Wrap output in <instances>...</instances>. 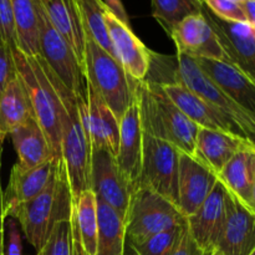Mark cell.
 <instances>
[{
	"label": "cell",
	"mask_w": 255,
	"mask_h": 255,
	"mask_svg": "<svg viewBox=\"0 0 255 255\" xmlns=\"http://www.w3.org/2000/svg\"><path fill=\"white\" fill-rule=\"evenodd\" d=\"M254 153H255V151H254Z\"/></svg>",
	"instance_id": "48"
},
{
	"label": "cell",
	"mask_w": 255,
	"mask_h": 255,
	"mask_svg": "<svg viewBox=\"0 0 255 255\" xmlns=\"http://www.w3.org/2000/svg\"><path fill=\"white\" fill-rule=\"evenodd\" d=\"M247 208L255 214V153L253 152V157H252V187H251V197H249V202L247 204Z\"/></svg>",
	"instance_id": "42"
},
{
	"label": "cell",
	"mask_w": 255,
	"mask_h": 255,
	"mask_svg": "<svg viewBox=\"0 0 255 255\" xmlns=\"http://www.w3.org/2000/svg\"><path fill=\"white\" fill-rule=\"evenodd\" d=\"M71 213V192L61 159L56 172L41 193L4 212L5 218L11 217L17 222L26 241L36 252L47 241L55 222L70 219Z\"/></svg>",
	"instance_id": "1"
},
{
	"label": "cell",
	"mask_w": 255,
	"mask_h": 255,
	"mask_svg": "<svg viewBox=\"0 0 255 255\" xmlns=\"http://www.w3.org/2000/svg\"><path fill=\"white\" fill-rule=\"evenodd\" d=\"M104 2L106 4V6L109 7L110 11H111L120 21L126 24L127 26H131V25H129L128 14H127L124 4H122V0H104Z\"/></svg>",
	"instance_id": "40"
},
{
	"label": "cell",
	"mask_w": 255,
	"mask_h": 255,
	"mask_svg": "<svg viewBox=\"0 0 255 255\" xmlns=\"http://www.w3.org/2000/svg\"><path fill=\"white\" fill-rule=\"evenodd\" d=\"M0 37L9 45L12 51L17 49L11 0H0Z\"/></svg>",
	"instance_id": "36"
},
{
	"label": "cell",
	"mask_w": 255,
	"mask_h": 255,
	"mask_svg": "<svg viewBox=\"0 0 255 255\" xmlns=\"http://www.w3.org/2000/svg\"><path fill=\"white\" fill-rule=\"evenodd\" d=\"M37 49L60 81L79 99H86V80L79 59L47 17L37 0Z\"/></svg>",
	"instance_id": "8"
},
{
	"label": "cell",
	"mask_w": 255,
	"mask_h": 255,
	"mask_svg": "<svg viewBox=\"0 0 255 255\" xmlns=\"http://www.w3.org/2000/svg\"><path fill=\"white\" fill-rule=\"evenodd\" d=\"M242 6L246 12L247 21L255 31V0H247V1L242 2Z\"/></svg>",
	"instance_id": "43"
},
{
	"label": "cell",
	"mask_w": 255,
	"mask_h": 255,
	"mask_svg": "<svg viewBox=\"0 0 255 255\" xmlns=\"http://www.w3.org/2000/svg\"><path fill=\"white\" fill-rule=\"evenodd\" d=\"M216 249L226 255H251L255 249V214L228 191L226 223Z\"/></svg>",
	"instance_id": "18"
},
{
	"label": "cell",
	"mask_w": 255,
	"mask_h": 255,
	"mask_svg": "<svg viewBox=\"0 0 255 255\" xmlns=\"http://www.w3.org/2000/svg\"><path fill=\"white\" fill-rule=\"evenodd\" d=\"M179 154L173 144L143 132L141 174L134 188L146 187L178 206Z\"/></svg>",
	"instance_id": "9"
},
{
	"label": "cell",
	"mask_w": 255,
	"mask_h": 255,
	"mask_svg": "<svg viewBox=\"0 0 255 255\" xmlns=\"http://www.w3.org/2000/svg\"><path fill=\"white\" fill-rule=\"evenodd\" d=\"M201 12L223 46L228 56V64L241 70L255 82V31L253 27L248 22L221 19L204 4Z\"/></svg>",
	"instance_id": "11"
},
{
	"label": "cell",
	"mask_w": 255,
	"mask_h": 255,
	"mask_svg": "<svg viewBox=\"0 0 255 255\" xmlns=\"http://www.w3.org/2000/svg\"><path fill=\"white\" fill-rule=\"evenodd\" d=\"M72 224L70 219H60L52 226L49 238L36 255H71Z\"/></svg>",
	"instance_id": "33"
},
{
	"label": "cell",
	"mask_w": 255,
	"mask_h": 255,
	"mask_svg": "<svg viewBox=\"0 0 255 255\" xmlns=\"http://www.w3.org/2000/svg\"><path fill=\"white\" fill-rule=\"evenodd\" d=\"M184 227H176L148 237L138 243L128 244L137 255H172L176 249Z\"/></svg>",
	"instance_id": "32"
},
{
	"label": "cell",
	"mask_w": 255,
	"mask_h": 255,
	"mask_svg": "<svg viewBox=\"0 0 255 255\" xmlns=\"http://www.w3.org/2000/svg\"><path fill=\"white\" fill-rule=\"evenodd\" d=\"M129 251H131V252H129V253H127V252H126V251H125V255H137L136 253H134V252H133V251H132V249H131V248H129Z\"/></svg>",
	"instance_id": "45"
},
{
	"label": "cell",
	"mask_w": 255,
	"mask_h": 255,
	"mask_svg": "<svg viewBox=\"0 0 255 255\" xmlns=\"http://www.w3.org/2000/svg\"><path fill=\"white\" fill-rule=\"evenodd\" d=\"M202 71L232 100L255 119V82L233 65L223 61L194 59Z\"/></svg>",
	"instance_id": "21"
},
{
	"label": "cell",
	"mask_w": 255,
	"mask_h": 255,
	"mask_svg": "<svg viewBox=\"0 0 255 255\" xmlns=\"http://www.w3.org/2000/svg\"><path fill=\"white\" fill-rule=\"evenodd\" d=\"M91 191L96 197L126 218L133 187L122 174L116 157L106 149H92Z\"/></svg>",
	"instance_id": "10"
},
{
	"label": "cell",
	"mask_w": 255,
	"mask_h": 255,
	"mask_svg": "<svg viewBox=\"0 0 255 255\" xmlns=\"http://www.w3.org/2000/svg\"><path fill=\"white\" fill-rule=\"evenodd\" d=\"M71 219L80 236L82 247L87 255H96L99 236V214L96 194L91 191L82 192L72 204Z\"/></svg>",
	"instance_id": "27"
},
{
	"label": "cell",
	"mask_w": 255,
	"mask_h": 255,
	"mask_svg": "<svg viewBox=\"0 0 255 255\" xmlns=\"http://www.w3.org/2000/svg\"><path fill=\"white\" fill-rule=\"evenodd\" d=\"M208 255H226L224 253H222L221 251H218V249H214V251L209 252Z\"/></svg>",
	"instance_id": "44"
},
{
	"label": "cell",
	"mask_w": 255,
	"mask_h": 255,
	"mask_svg": "<svg viewBox=\"0 0 255 255\" xmlns=\"http://www.w3.org/2000/svg\"><path fill=\"white\" fill-rule=\"evenodd\" d=\"M227 217V189L221 182L192 216L187 217L189 234L203 251L216 249Z\"/></svg>",
	"instance_id": "15"
},
{
	"label": "cell",
	"mask_w": 255,
	"mask_h": 255,
	"mask_svg": "<svg viewBox=\"0 0 255 255\" xmlns=\"http://www.w3.org/2000/svg\"><path fill=\"white\" fill-rule=\"evenodd\" d=\"M47 17L79 59L84 70L85 30L76 0H40Z\"/></svg>",
	"instance_id": "23"
},
{
	"label": "cell",
	"mask_w": 255,
	"mask_h": 255,
	"mask_svg": "<svg viewBox=\"0 0 255 255\" xmlns=\"http://www.w3.org/2000/svg\"><path fill=\"white\" fill-rule=\"evenodd\" d=\"M17 49L26 56H37V0H11Z\"/></svg>",
	"instance_id": "29"
},
{
	"label": "cell",
	"mask_w": 255,
	"mask_h": 255,
	"mask_svg": "<svg viewBox=\"0 0 255 255\" xmlns=\"http://www.w3.org/2000/svg\"><path fill=\"white\" fill-rule=\"evenodd\" d=\"M254 148L255 143L243 137L214 129L199 128L193 157L218 176L223 167L238 152Z\"/></svg>",
	"instance_id": "20"
},
{
	"label": "cell",
	"mask_w": 255,
	"mask_h": 255,
	"mask_svg": "<svg viewBox=\"0 0 255 255\" xmlns=\"http://www.w3.org/2000/svg\"><path fill=\"white\" fill-rule=\"evenodd\" d=\"M152 16L171 36L178 22L191 15L201 14L203 0H151Z\"/></svg>",
	"instance_id": "31"
},
{
	"label": "cell",
	"mask_w": 255,
	"mask_h": 255,
	"mask_svg": "<svg viewBox=\"0 0 255 255\" xmlns=\"http://www.w3.org/2000/svg\"><path fill=\"white\" fill-rule=\"evenodd\" d=\"M47 70L64 106L61 117V161L66 171L74 204L82 192L91 188V142L80 116L77 97L60 81L49 66Z\"/></svg>",
	"instance_id": "3"
},
{
	"label": "cell",
	"mask_w": 255,
	"mask_h": 255,
	"mask_svg": "<svg viewBox=\"0 0 255 255\" xmlns=\"http://www.w3.org/2000/svg\"><path fill=\"white\" fill-rule=\"evenodd\" d=\"M187 218L178 206L146 187L133 189L127 209L126 244L138 243L161 232L183 227Z\"/></svg>",
	"instance_id": "6"
},
{
	"label": "cell",
	"mask_w": 255,
	"mask_h": 255,
	"mask_svg": "<svg viewBox=\"0 0 255 255\" xmlns=\"http://www.w3.org/2000/svg\"><path fill=\"white\" fill-rule=\"evenodd\" d=\"M169 37L176 44L177 52L193 59L228 62L223 46L202 12L184 17L176 25Z\"/></svg>",
	"instance_id": "13"
},
{
	"label": "cell",
	"mask_w": 255,
	"mask_h": 255,
	"mask_svg": "<svg viewBox=\"0 0 255 255\" xmlns=\"http://www.w3.org/2000/svg\"><path fill=\"white\" fill-rule=\"evenodd\" d=\"M76 2L85 30V36L91 37L105 51L116 59L105 21L107 6L104 0H76Z\"/></svg>",
	"instance_id": "30"
},
{
	"label": "cell",
	"mask_w": 255,
	"mask_h": 255,
	"mask_svg": "<svg viewBox=\"0 0 255 255\" xmlns=\"http://www.w3.org/2000/svg\"><path fill=\"white\" fill-rule=\"evenodd\" d=\"M15 65L27 92L36 121L46 134L55 157L61 159V117L64 112L61 99L55 90L44 60L26 56L19 49L12 51Z\"/></svg>",
	"instance_id": "4"
},
{
	"label": "cell",
	"mask_w": 255,
	"mask_h": 255,
	"mask_svg": "<svg viewBox=\"0 0 255 255\" xmlns=\"http://www.w3.org/2000/svg\"><path fill=\"white\" fill-rule=\"evenodd\" d=\"M72 224V249H71V255H87L85 252L84 247H82L81 241H80V236L77 233V229L75 223L71 219Z\"/></svg>",
	"instance_id": "41"
},
{
	"label": "cell",
	"mask_w": 255,
	"mask_h": 255,
	"mask_svg": "<svg viewBox=\"0 0 255 255\" xmlns=\"http://www.w3.org/2000/svg\"><path fill=\"white\" fill-rule=\"evenodd\" d=\"M105 21L117 61L132 80L143 81L151 64V50L134 35L131 26L120 21L109 7L105 12Z\"/></svg>",
	"instance_id": "14"
},
{
	"label": "cell",
	"mask_w": 255,
	"mask_h": 255,
	"mask_svg": "<svg viewBox=\"0 0 255 255\" xmlns=\"http://www.w3.org/2000/svg\"><path fill=\"white\" fill-rule=\"evenodd\" d=\"M84 76L119 120L136 102L138 81L132 80L122 65L89 36L85 41Z\"/></svg>",
	"instance_id": "5"
},
{
	"label": "cell",
	"mask_w": 255,
	"mask_h": 255,
	"mask_svg": "<svg viewBox=\"0 0 255 255\" xmlns=\"http://www.w3.org/2000/svg\"><path fill=\"white\" fill-rule=\"evenodd\" d=\"M136 95L143 132L169 142L178 151L193 156L199 127L169 100L161 85L139 81Z\"/></svg>",
	"instance_id": "2"
},
{
	"label": "cell",
	"mask_w": 255,
	"mask_h": 255,
	"mask_svg": "<svg viewBox=\"0 0 255 255\" xmlns=\"http://www.w3.org/2000/svg\"><path fill=\"white\" fill-rule=\"evenodd\" d=\"M209 252L203 251L198 244L194 242L192 236L189 234L187 224L183 229L181 239H179L178 244H177L176 249L173 251L172 255H208Z\"/></svg>",
	"instance_id": "38"
},
{
	"label": "cell",
	"mask_w": 255,
	"mask_h": 255,
	"mask_svg": "<svg viewBox=\"0 0 255 255\" xmlns=\"http://www.w3.org/2000/svg\"><path fill=\"white\" fill-rule=\"evenodd\" d=\"M5 255H22V241L17 222L11 217L6 221V246Z\"/></svg>",
	"instance_id": "37"
},
{
	"label": "cell",
	"mask_w": 255,
	"mask_h": 255,
	"mask_svg": "<svg viewBox=\"0 0 255 255\" xmlns=\"http://www.w3.org/2000/svg\"><path fill=\"white\" fill-rule=\"evenodd\" d=\"M80 116L90 137L92 149H106L116 157L120 141V120L86 84V99L77 97Z\"/></svg>",
	"instance_id": "12"
},
{
	"label": "cell",
	"mask_w": 255,
	"mask_h": 255,
	"mask_svg": "<svg viewBox=\"0 0 255 255\" xmlns=\"http://www.w3.org/2000/svg\"><path fill=\"white\" fill-rule=\"evenodd\" d=\"M17 76L12 50L9 45L0 37V97L7 87V85Z\"/></svg>",
	"instance_id": "35"
},
{
	"label": "cell",
	"mask_w": 255,
	"mask_h": 255,
	"mask_svg": "<svg viewBox=\"0 0 255 255\" xmlns=\"http://www.w3.org/2000/svg\"><path fill=\"white\" fill-rule=\"evenodd\" d=\"M218 183V176L197 161L193 156L179 154L178 166V208L189 217L202 206Z\"/></svg>",
	"instance_id": "16"
},
{
	"label": "cell",
	"mask_w": 255,
	"mask_h": 255,
	"mask_svg": "<svg viewBox=\"0 0 255 255\" xmlns=\"http://www.w3.org/2000/svg\"><path fill=\"white\" fill-rule=\"evenodd\" d=\"M32 116L35 115L29 92L17 74L0 97V139L4 141L7 134Z\"/></svg>",
	"instance_id": "25"
},
{
	"label": "cell",
	"mask_w": 255,
	"mask_h": 255,
	"mask_svg": "<svg viewBox=\"0 0 255 255\" xmlns=\"http://www.w3.org/2000/svg\"><path fill=\"white\" fill-rule=\"evenodd\" d=\"M174 69V82L183 85L208 104L218 109L229 121L233 122L249 141L255 143V119L246 110L232 100L216 82L212 81L201 70L196 60L191 56L177 52Z\"/></svg>",
	"instance_id": "7"
},
{
	"label": "cell",
	"mask_w": 255,
	"mask_h": 255,
	"mask_svg": "<svg viewBox=\"0 0 255 255\" xmlns=\"http://www.w3.org/2000/svg\"><path fill=\"white\" fill-rule=\"evenodd\" d=\"M59 161L57 158L49 159L34 168H21L15 163L10 172L6 191L2 194L4 212L41 193L56 172Z\"/></svg>",
	"instance_id": "22"
},
{
	"label": "cell",
	"mask_w": 255,
	"mask_h": 255,
	"mask_svg": "<svg viewBox=\"0 0 255 255\" xmlns=\"http://www.w3.org/2000/svg\"><path fill=\"white\" fill-rule=\"evenodd\" d=\"M254 149L238 152L218 173V181L247 207L252 187V157Z\"/></svg>",
	"instance_id": "28"
},
{
	"label": "cell",
	"mask_w": 255,
	"mask_h": 255,
	"mask_svg": "<svg viewBox=\"0 0 255 255\" xmlns=\"http://www.w3.org/2000/svg\"><path fill=\"white\" fill-rule=\"evenodd\" d=\"M21 168H34L46 161L56 158L46 134L40 127L35 116L20 125L10 133Z\"/></svg>",
	"instance_id": "24"
},
{
	"label": "cell",
	"mask_w": 255,
	"mask_h": 255,
	"mask_svg": "<svg viewBox=\"0 0 255 255\" xmlns=\"http://www.w3.org/2000/svg\"><path fill=\"white\" fill-rule=\"evenodd\" d=\"M251 255H255V249H254V251H253V253H252Z\"/></svg>",
	"instance_id": "47"
},
{
	"label": "cell",
	"mask_w": 255,
	"mask_h": 255,
	"mask_svg": "<svg viewBox=\"0 0 255 255\" xmlns=\"http://www.w3.org/2000/svg\"><path fill=\"white\" fill-rule=\"evenodd\" d=\"M233 1H237V2H239V4H242V2L247 1V0H233Z\"/></svg>",
	"instance_id": "46"
},
{
	"label": "cell",
	"mask_w": 255,
	"mask_h": 255,
	"mask_svg": "<svg viewBox=\"0 0 255 255\" xmlns=\"http://www.w3.org/2000/svg\"><path fill=\"white\" fill-rule=\"evenodd\" d=\"M2 143L0 139V255H5V214H4V201H2L1 188V166H2Z\"/></svg>",
	"instance_id": "39"
},
{
	"label": "cell",
	"mask_w": 255,
	"mask_h": 255,
	"mask_svg": "<svg viewBox=\"0 0 255 255\" xmlns=\"http://www.w3.org/2000/svg\"><path fill=\"white\" fill-rule=\"evenodd\" d=\"M97 198V197H96ZM99 236L96 255H125L126 226L121 214L97 198Z\"/></svg>",
	"instance_id": "26"
},
{
	"label": "cell",
	"mask_w": 255,
	"mask_h": 255,
	"mask_svg": "<svg viewBox=\"0 0 255 255\" xmlns=\"http://www.w3.org/2000/svg\"><path fill=\"white\" fill-rule=\"evenodd\" d=\"M203 4L214 15L227 21L248 22L242 4L233 0H203Z\"/></svg>",
	"instance_id": "34"
},
{
	"label": "cell",
	"mask_w": 255,
	"mask_h": 255,
	"mask_svg": "<svg viewBox=\"0 0 255 255\" xmlns=\"http://www.w3.org/2000/svg\"><path fill=\"white\" fill-rule=\"evenodd\" d=\"M161 86L169 100L199 128L227 132V133L236 134V136L248 139V137L233 122L229 121L218 109L212 106L206 100L199 97L183 85L173 82V84H164Z\"/></svg>",
	"instance_id": "17"
},
{
	"label": "cell",
	"mask_w": 255,
	"mask_h": 255,
	"mask_svg": "<svg viewBox=\"0 0 255 255\" xmlns=\"http://www.w3.org/2000/svg\"><path fill=\"white\" fill-rule=\"evenodd\" d=\"M143 129L138 102L132 104L120 120V141L116 162L127 181L136 187L141 174Z\"/></svg>",
	"instance_id": "19"
}]
</instances>
